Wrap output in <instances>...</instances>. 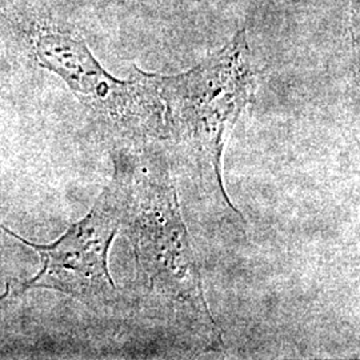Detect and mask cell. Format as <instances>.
Here are the masks:
<instances>
[{
	"label": "cell",
	"mask_w": 360,
	"mask_h": 360,
	"mask_svg": "<svg viewBox=\"0 0 360 360\" xmlns=\"http://www.w3.org/2000/svg\"><path fill=\"white\" fill-rule=\"evenodd\" d=\"M127 175L123 223L134 245L139 281L150 300L174 312L210 345H218V326L207 306L199 259L167 166L150 158L135 169L127 167Z\"/></svg>",
	"instance_id": "1"
},
{
	"label": "cell",
	"mask_w": 360,
	"mask_h": 360,
	"mask_svg": "<svg viewBox=\"0 0 360 360\" xmlns=\"http://www.w3.org/2000/svg\"><path fill=\"white\" fill-rule=\"evenodd\" d=\"M166 127L199 193L230 217H240L221 180L227 135L250 98L251 72L240 44L178 77H159Z\"/></svg>",
	"instance_id": "3"
},
{
	"label": "cell",
	"mask_w": 360,
	"mask_h": 360,
	"mask_svg": "<svg viewBox=\"0 0 360 360\" xmlns=\"http://www.w3.org/2000/svg\"><path fill=\"white\" fill-rule=\"evenodd\" d=\"M126 202L127 167H122L90 214L52 245H31L0 226L35 248L41 257V271L25 287L56 290L90 306L112 302L116 288L108 272L107 257L116 232L123 224Z\"/></svg>",
	"instance_id": "4"
},
{
	"label": "cell",
	"mask_w": 360,
	"mask_h": 360,
	"mask_svg": "<svg viewBox=\"0 0 360 360\" xmlns=\"http://www.w3.org/2000/svg\"><path fill=\"white\" fill-rule=\"evenodd\" d=\"M0 27L15 35L39 65L65 79L79 99L112 129L139 138H166V107L159 77H111L86 43L35 6L0 4Z\"/></svg>",
	"instance_id": "2"
}]
</instances>
